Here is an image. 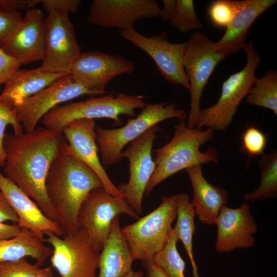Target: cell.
Listing matches in <instances>:
<instances>
[{
  "instance_id": "cell-4",
  "label": "cell",
  "mask_w": 277,
  "mask_h": 277,
  "mask_svg": "<svg viewBox=\"0 0 277 277\" xmlns=\"http://www.w3.org/2000/svg\"><path fill=\"white\" fill-rule=\"evenodd\" d=\"M144 98L123 93L91 97L56 106L42 118V123L44 127L60 132L69 123L80 119L109 118L119 125L121 115L135 117L136 110L147 104Z\"/></svg>"
},
{
  "instance_id": "cell-17",
  "label": "cell",
  "mask_w": 277,
  "mask_h": 277,
  "mask_svg": "<svg viewBox=\"0 0 277 277\" xmlns=\"http://www.w3.org/2000/svg\"><path fill=\"white\" fill-rule=\"evenodd\" d=\"M215 225L217 227L214 245L216 251L230 252L235 249H249L255 245L254 235L258 227L249 204L242 203L236 208L223 206Z\"/></svg>"
},
{
  "instance_id": "cell-8",
  "label": "cell",
  "mask_w": 277,
  "mask_h": 277,
  "mask_svg": "<svg viewBox=\"0 0 277 277\" xmlns=\"http://www.w3.org/2000/svg\"><path fill=\"white\" fill-rule=\"evenodd\" d=\"M213 42L204 33H193L184 53L183 63L189 83L190 111L186 121L189 128L196 127L200 114L203 90L217 64L229 54L214 49Z\"/></svg>"
},
{
  "instance_id": "cell-23",
  "label": "cell",
  "mask_w": 277,
  "mask_h": 277,
  "mask_svg": "<svg viewBox=\"0 0 277 277\" xmlns=\"http://www.w3.org/2000/svg\"><path fill=\"white\" fill-rule=\"evenodd\" d=\"M66 75L47 72L41 66L30 70L19 69L4 84L0 102L13 108L18 106Z\"/></svg>"
},
{
  "instance_id": "cell-5",
  "label": "cell",
  "mask_w": 277,
  "mask_h": 277,
  "mask_svg": "<svg viewBox=\"0 0 277 277\" xmlns=\"http://www.w3.org/2000/svg\"><path fill=\"white\" fill-rule=\"evenodd\" d=\"M185 120V111L173 104L162 102L147 104L140 114L130 119L127 124L117 129H107L95 127L96 141L104 165L111 166L120 163L121 153L128 143L135 140L152 126L169 118Z\"/></svg>"
},
{
  "instance_id": "cell-24",
  "label": "cell",
  "mask_w": 277,
  "mask_h": 277,
  "mask_svg": "<svg viewBox=\"0 0 277 277\" xmlns=\"http://www.w3.org/2000/svg\"><path fill=\"white\" fill-rule=\"evenodd\" d=\"M100 254L97 277H126L135 259L121 231L119 216L114 219L110 235Z\"/></svg>"
},
{
  "instance_id": "cell-33",
  "label": "cell",
  "mask_w": 277,
  "mask_h": 277,
  "mask_svg": "<svg viewBox=\"0 0 277 277\" xmlns=\"http://www.w3.org/2000/svg\"><path fill=\"white\" fill-rule=\"evenodd\" d=\"M242 149L250 156L264 154L267 145L266 135L252 126L248 127L242 137Z\"/></svg>"
},
{
  "instance_id": "cell-12",
  "label": "cell",
  "mask_w": 277,
  "mask_h": 277,
  "mask_svg": "<svg viewBox=\"0 0 277 277\" xmlns=\"http://www.w3.org/2000/svg\"><path fill=\"white\" fill-rule=\"evenodd\" d=\"M68 13L52 11L45 19V52L41 66L45 71L70 74L81 53Z\"/></svg>"
},
{
  "instance_id": "cell-9",
  "label": "cell",
  "mask_w": 277,
  "mask_h": 277,
  "mask_svg": "<svg viewBox=\"0 0 277 277\" xmlns=\"http://www.w3.org/2000/svg\"><path fill=\"white\" fill-rule=\"evenodd\" d=\"M123 213L139 219L124 196L112 195L103 187L98 188L88 194L80 207L78 228L86 230L90 243L101 252L110 235L114 219Z\"/></svg>"
},
{
  "instance_id": "cell-25",
  "label": "cell",
  "mask_w": 277,
  "mask_h": 277,
  "mask_svg": "<svg viewBox=\"0 0 277 277\" xmlns=\"http://www.w3.org/2000/svg\"><path fill=\"white\" fill-rule=\"evenodd\" d=\"M52 252V248L23 229L13 238L0 240V264L30 257L41 267Z\"/></svg>"
},
{
  "instance_id": "cell-15",
  "label": "cell",
  "mask_w": 277,
  "mask_h": 277,
  "mask_svg": "<svg viewBox=\"0 0 277 277\" xmlns=\"http://www.w3.org/2000/svg\"><path fill=\"white\" fill-rule=\"evenodd\" d=\"M135 65L123 56L98 51L82 52L72 66L70 75L75 81L102 95L114 78L131 74Z\"/></svg>"
},
{
  "instance_id": "cell-21",
  "label": "cell",
  "mask_w": 277,
  "mask_h": 277,
  "mask_svg": "<svg viewBox=\"0 0 277 277\" xmlns=\"http://www.w3.org/2000/svg\"><path fill=\"white\" fill-rule=\"evenodd\" d=\"M276 2V0L236 1L235 13L222 37L217 42H213V48L229 54L243 49L252 23Z\"/></svg>"
},
{
  "instance_id": "cell-32",
  "label": "cell",
  "mask_w": 277,
  "mask_h": 277,
  "mask_svg": "<svg viewBox=\"0 0 277 277\" xmlns=\"http://www.w3.org/2000/svg\"><path fill=\"white\" fill-rule=\"evenodd\" d=\"M11 125L14 134L19 135L24 133V127L19 122L13 108L0 102V166L4 167L5 163V153L3 147L5 130L7 126Z\"/></svg>"
},
{
  "instance_id": "cell-11",
  "label": "cell",
  "mask_w": 277,
  "mask_h": 277,
  "mask_svg": "<svg viewBox=\"0 0 277 277\" xmlns=\"http://www.w3.org/2000/svg\"><path fill=\"white\" fill-rule=\"evenodd\" d=\"M161 130L159 124L152 126L132 141L121 153L122 157L129 161V178L127 183H121L117 188L138 215L143 210L146 187L156 167L152 148Z\"/></svg>"
},
{
  "instance_id": "cell-14",
  "label": "cell",
  "mask_w": 277,
  "mask_h": 277,
  "mask_svg": "<svg viewBox=\"0 0 277 277\" xmlns=\"http://www.w3.org/2000/svg\"><path fill=\"white\" fill-rule=\"evenodd\" d=\"M85 95H100L68 74L13 109L26 132H31L35 129L39 120L53 108L62 103Z\"/></svg>"
},
{
  "instance_id": "cell-41",
  "label": "cell",
  "mask_w": 277,
  "mask_h": 277,
  "mask_svg": "<svg viewBox=\"0 0 277 277\" xmlns=\"http://www.w3.org/2000/svg\"><path fill=\"white\" fill-rule=\"evenodd\" d=\"M126 277H145V275L141 271L131 270Z\"/></svg>"
},
{
  "instance_id": "cell-3",
  "label": "cell",
  "mask_w": 277,
  "mask_h": 277,
  "mask_svg": "<svg viewBox=\"0 0 277 277\" xmlns=\"http://www.w3.org/2000/svg\"><path fill=\"white\" fill-rule=\"evenodd\" d=\"M214 134L211 128H189L185 120H180L171 140L153 151L156 167L144 195L147 197L158 184L182 170L203 164H217L219 153L215 147H209L205 152L200 150L201 146L211 140Z\"/></svg>"
},
{
  "instance_id": "cell-30",
  "label": "cell",
  "mask_w": 277,
  "mask_h": 277,
  "mask_svg": "<svg viewBox=\"0 0 277 277\" xmlns=\"http://www.w3.org/2000/svg\"><path fill=\"white\" fill-rule=\"evenodd\" d=\"M0 277H54L51 267L41 268L26 259L0 264Z\"/></svg>"
},
{
  "instance_id": "cell-7",
  "label": "cell",
  "mask_w": 277,
  "mask_h": 277,
  "mask_svg": "<svg viewBox=\"0 0 277 277\" xmlns=\"http://www.w3.org/2000/svg\"><path fill=\"white\" fill-rule=\"evenodd\" d=\"M243 49L246 55L245 67L224 82L221 95L214 105L201 109L197 128L205 126L223 131L232 123L241 102L246 97L256 79L255 71L261 62L251 41L246 43Z\"/></svg>"
},
{
  "instance_id": "cell-16",
  "label": "cell",
  "mask_w": 277,
  "mask_h": 277,
  "mask_svg": "<svg viewBox=\"0 0 277 277\" xmlns=\"http://www.w3.org/2000/svg\"><path fill=\"white\" fill-rule=\"evenodd\" d=\"M161 10L154 0H94L87 18L96 26L127 30L140 20L159 17Z\"/></svg>"
},
{
  "instance_id": "cell-35",
  "label": "cell",
  "mask_w": 277,
  "mask_h": 277,
  "mask_svg": "<svg viewBox=\"0 0 277 277\" xmlns=\"http://www.w3.org/2000/svg\"><path fill=\"white\" fill-rule=\"evenodd\" d=\"M22 65L0 48V90L10 77L19 69Z\"/></svg>"
},
{
  "instance_id": "cell-6",
  "label": "cell",
  "mask_w": 277,
  "mask_h": 277,
  "mask_svg": "<svg viewBox=\"0 0 277 277\" xmlns=\"http://www.w3.org/2000/svg\"><path fill=\"white\" fill-rule=\"evenodd\" d=\"M177 216L176 194L162 196L160 206L131 224L121 228L135 260L152 261L167 244Z\"/></svg>"
},
{
  "instance_id": "cell-26",
  "label": "cell",
  "mask_w": 277,
  "mask_h": 277,
  "mask_svg": "<svg viewBox=\"0 0 277 277\" xmlns=\"http://www.w3.org/2000/svg\"><path fill=\"white\" fill-rule=\"evenodd\" d=\"M159 18L168 21L170 24L182 33L203 27L197 17L192 0H163Z\"/></svg>"
},
{
  "instance_id": "cell-27",
  "label": "cell",
  "mask_w": 277,
  "mask_h": 277,
  "mask_svg": "<svg viewBox=\"0 0 277 277\" xmlns=\"http://www.w3.org/2000/svg\"><path fill=\"white\" fill-rule=\"evenodd\" d=\"M177 220L173 227L190 261L194 277H199L193 252L192 239L195 233V211L189 197L185 193L176 194Z\"/></svg>"
},
{
  "instance_id": "cell-40",
  "label": "cell",
  "mask_w": 277,
  "mask_h": 277,
  "mask_svg": "<svg viewBox=\"0 0 277 277\" xmlns=\"http://www.w3.org/2000/svg\"><path fill=\"white\" fill-rule=\"evenodd\" d=\"M148 277H169L166 272L153 261L143 262Z\"/></svg>"
},
{
  "instance_id": "cell-20",
  "label": "cell",
  "mask_w": 277,
  "mask_h": 277,
  "mask_svg": "<svg viewBox=\"0 0 277 277\" xmlns=\"http://www.w3.org/2000/svg\"><path fill=\"white\" fill-rule=\"evenodd\" d=\"M62 133L75 154L98 175L104 189L112 195L124 196L109 177L99 159L94 120H75L67 125Z\"/></svg>"
},
{
  "instance_id": "cell-37",
  "label": "cell",
  "mask_w": 277,
  "mask_h": 277,
  "mask_svg": "<svg viewBox=\"0 0 277 277\" xmlns=\"http://www.w3.org/2000/svg\"><path fill=\"white\" fill-rule=\"evenodd\" d=\"M42 1L40 0H0V9L13 12L29 10Z\"/></svg>"
},
{
  "instance_id": "cell-31",
  "label": "cell",
  "mask_w": 277,
  "mask_h": 277,
  "mask_svg": "<svg viewBox=\"0 0 277 277\" xmlns=\"http://www.w3.org/2000/svg\"><path fill=\"white\" fill-rule=\"evenodd\" d=\"M236 10L235 0H217L208 9V15L214 27L226 28L232 19Z\"/></svg>"
},
{
  "instance_id": "cell-29",
  "label": "cell",
  "mask_w": 277,
  "mask_h": 277,
  "mask_svg": "<svg viewBox=\"0 0 277 277\" xmlns=\"http://www.w3.org/2000/svg\"><path fill=\"white\" fill-rule=\"evenodd\" d=\"M246 102L271 110L277 115V72L270 70L257 78L246 96Z\"/></svg>"
},
{
  "instance_id": "cell-19",
  "label": "cell",
  "mask_w": 277,
  "mask_h": 277,
  "mask_svg": "<svg viewBox=\"0 0 277 277\" xmlns=\"http://www.w3.org/2000/svg\"><path fill=\"white\" fill-rule=\"evenodd\" d=\"M0 191L16 214L17 224L21 229L30 231L43 242L48 232L63 236L59 224L48 218L36 204L1 171Z\"/></svg>"
},
{
  "instance_id": "cell-2",
  "label": "cell",
  "mask_w": 277,
  "mask_h": 277,
  "mask_svg": "<svg viewBox=\"0 0 277 277\" xmlns=\"http://www.w3.org/2000/svg\"><path fill=\"white\" fill-rule=\"evenodd\" d=\"M101 187L103 185L98 175L66 142L50 166L45 184L48 199L63 236L79 228L77 217L82 203L92 190Z\"/></svg>"
},
{
  "instance_id": "cell-34",
  "label": "cell",
  "mask_w": 277,
  "mask_h": 277,
  "mask_svg": "<svg viewBox=\"0 0 277 277\" xmlns=\"http://www.w3.org/2000/svg\"><path fill=\"white\" fill-rule=\"evenodd\" d=\"M23 17L20 12L0 9V48L3 47L19 25Z\"/></svg>"
},
{
  "instance_id": "cell-42",
  "label": "cell",
  "mask_w": 277,
  "mask_h": 277,
  "mask_svg": "<svg viewBox=\"0 0 277 277\" xmlns=\"http://www.w3.org/2000/svg\"><path fill=\"white\" fill-rule=\"evenodd\" d=\"M57 277H60V276H57Z\"/></svg>"
},
{
  "instance_id": "cell-13",
  "label": "cell",
  "mask_w": 277,
  "mask_h": 277,
  "mask_svg": "<svg viewBox=\"0 0 277 277\" xmlns=\"http://www.w3.org/2000/svg\"><path fill=\"white\" fill-rule=\"evenodd\" d=\"M119 34L147 53L154 61L163 77L169 83L189 89V83L184 67L183 56L186 42L173 43L163 32L146 36L134 28L118 30Z\"/></svg>"
},
{
  "instance_id": "cell-36",
  "label": "cell",
  "mask_w": 277,
  "mask_h": 277,
  "mask_svg": "<svg viewBox=\"0 0 277 277\" xmlns=\"http://www.w3.org/2000/svg\"><path fill=\"white\" fill-rule=\"evenodd\" d=\"M42 7L48 13L54 11L68 13L76 12L81 4L80 0H43Z\"/></svg>"
},
{
  "instance_id": "cell-1",
  "label": "cell",
  "mask_w": 277,
  "mask_h": 277,
  "mask_svg": "<svg viewBox=\"0 0 277 277\" xmlns=\"http://www.w3.org/2000/svg\"><path fill=\"white\" fill-rule=\"evenodd\" d=\"M66 142L62 132L46 127L17 135L5 134L3 141L5 176L31 198L48 218L56 222L57 217L48 199L45 184L50 166Z\"/></svg>"
},
{
  "instance_id": "cell-28",
  "label": "cell",
  "mask_w": 277,
  "mask_h": 277,
  "mask_svg": "<svg viewBox=\"0 0 277 277\" xmlns=\"http://www.w3.org/2000/svg\"><path fill=\"white\" fill-rule=\"evenodd\" d=\"M258 165L260 169L261 182L254 191L244 195L243 199L247 201L255 202L277 195L276 150L264 154L258 161Z\"/></svg>"
},
{
  "instance_id": "cell-18",
  "label": "cell",
  "mask_w": 277,
  "mask_h": 277,
  "mask_svg": "<svg viewBox=\"0 0 277 277\" xmlns=\"http://www.w3.org/2000/svg\"><path fill=\"white\" fill-rule=\"evenodd\" d=\"M45 19L40 9L27 10L2 49L21 65L42 61L45 52Z\"/></svg>"
},
{
  "instance_id": "cell-39",
  "label": "cell",
  "mask_w": 277,
  "mask_h": 277,
  "mask_svg": "<svg viewBox=\"0 0 277 277\" xmlns=\"http://www.w3.org/2000/svg\"><path fill=\"white\" fill-rule=\"evenodd\" d=\"M21 231V228L17 224H8L0 222V240L13 238Z\"/></svg>"
},
{
  "instance_id": "cell-22",
  "label": "cell",
  "mask_w": 277,
  "mask_h": 277,
  "mask_svg": "<svg viewBox=\"0 0 277 277\" xmlns=\"http://www.w3.org/2000/svg\"><path fill=\"white\" fill-rule=\"evenodd\" d=\"M191 183L193 196L191 202L200 222L215 225L221 208L228 203V194L223 188L214 186L204 176L202 165L185 169Z\"/></svg>"
},
{
  "instance_id": "cell-10",
  "label": "cell",
  "mask_w": 277,
  "mask_h": 277,
  "mask_svg": "<svg viewBox=\"0 0 277 277\" xmlns=\"http://www.w3.org/2000/svg\"><path fill=\"white\" fill-rule=\"evenodd\" d=\"M45 237L44 242L52 246L51 266L60 277H97L100 252L90 243L84 228L63 237L48 232Z\"/></svg>"
},
{
  "instance_id": "cell-38",
  "label": "cell",
  "mask_w": 277,
  "mask_h": 277,
  "mask_svg": "<svg viewBox=\"0 0 277 277\" xmlns=\"http://www.w3.org/2000/svg\"><path fill=\"white\" fill-rule=\"evenodd\" d=\"M7 221L17 224L18 217L4 194L0 191V222Z\"/></svg>"
}]
</instances>
